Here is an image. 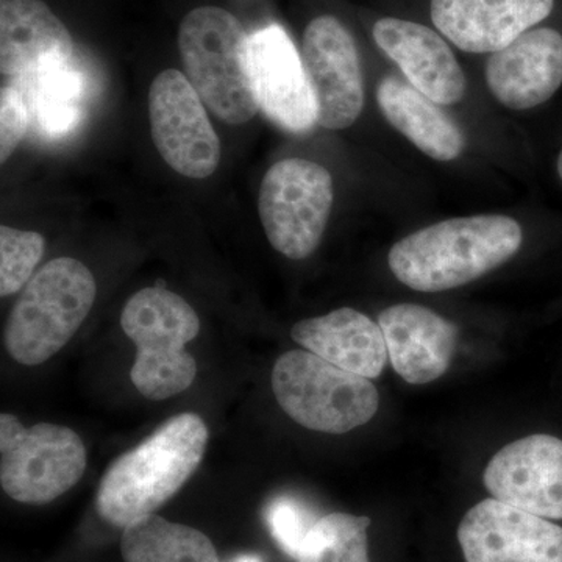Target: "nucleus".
<instances>
[{
	"label": "nucleus",
	"mask_w": 562,
	"mask_h": 562,
	"mask_svg": "<svg viewBox=\"0 0 562 562\" xmlns=\"http://www.w3.org/2000/svg\"><path fill=\"white\" fill-rule=\"evenodd\" d=\"M121 554L124 562H221L209 536L158 514L122 530Z\"/></svg>",
	"instance_id": "nucleus-21"
},
{
	"label": "nucleus",
	"mask_w": 562,
	"mask_h": 562,
	"mask_svg": "<svg viewBox=\"0 0 562 562\" xmlns=\"http://www.w3.org/2000/svg\"><path fill=\"white\" fill-rule=\"evenodd\" d=\"M301 57L317 125L339 132L357 124L366 106V85L349 29L338 18L322 14L306 25Z\"/></svg>",
	"instance_id": "nucleus-10"
},
{
	"label": "nucleus",
	"mask_w": 562,
	"mask_h": 562,
	"mask_svg": "<svg viewBox=\"0 0 562 562\" xmlns=\"http://www.w3.org/2000/svg\"><path fill=\"white\" fill-rule=\"evenodd\" d=\"M522 244V225L508 214L450 217L398 239L387 254V266L409 290L443 292L506 265Z\"/></svg>",
	"instance_id": "nucleus-1"
},
{
	"label": "nucleus",
	"mask_w": 562,
	"mask_h": 562,
	"mask_svg": "<svg viewBox=\"0 0 562 562\" xmlns=\"http://www.w3.org/2000/svg\"><path fill=\"white\" fill-rule=\"evenodd\" d=\"M188 77L206 109L225 124L241 125L260 110L250 70V36L231 11L199 7L179 29Z\"/></svg>",
	"instance_id": "nucleus-3"
},
{
	"label": "nucleus",
	"mask_w": 562,
	"mask_h": 562,
	"mask_svg": "<svg viewBox=\"0 0 562 562\" xmlns=\"http://www.w3.org/2000/svg\"><path fill=\"white\" fill-rule=\"evenodd\" d=\"M74 41L43 0H0V70L24 81L68 65Z\"/></svg>",
	"instance_id": "nucleus-18"
},
{
	"label": "nucleus",
	"mask_w": 562,
	"mask_h": 562,
	"mask_svg": "<svg viewBox=\"0 0 562 562\" xmlns=\"http://www.w3.org/2000/svg\"><path fill=\"white\" fill-rule=\"evenodd\" d=\"M29 127V110L18 88L0 91V161L7 162L24 139Z\"/></svg>",
	"instance_id": "nucleus-26"
},
{
	"label": "nucleus",
	"mask_w": 562,
	"mask_h": 562,
	"mask_svg": "<svg viewBox=\"0 0 562 562\" xmlns=\"http://www.w3.org/2000/svg\"><path fill=\"white\" fill-rule=\"evenodd\" d=\"M87 461V447L70 428L46 422L24 427L14 414H0V484L13 501H57L80 482Z\"/></svg>",
	"instance_id": "nucleus-7"
},
{
	"label": "nucleus",
	"mask_w": 562,
	"mask_h": 562,
	"mask_svg": "<svg viewBox=\"0 0 562 562\" xmlns=\"http://www.w3.org/2000/svg\"><path fill=\"white\" fill-rule=\"evenodd\" d=\"M46 241L36 232L0 227V295L16 294L31 281L43 258Z\"/></svg>",
	"instance_id": "nucleus-24"
},
{
	"label": "nucleus",
	"mask_w": 562,
	"mask_h": 562,
	"mask_svg": "<svg viewBox=\"0 0 562 562\" xmlns=\"http://www.w3.org/2000/svg\"><path fill=\"white\" fill-rule=\"evenodd\" d=\"M250 70L258 105L266 116L291 133L317 125L316 105L302 57L280 25L250 36Z\"/></svg>",
	"instance_id": "nucleus-15"
},
{
	"label": "nucleus",
	"mask_w": 562,
	"mask_h": 562,
	"mask_svg": "<svg viewBox=\"0 0 562 562\" xmlns=\"http://www.w3.org/2000/svg\"><path fill=\"white\" fill-rule=\"evenodd\" d=\"M271 383L280 408L308 430L346 435L379 412L380 395L371 380L344 371L310 350L281 355Z\"/></svg>",
	"instance_id": "nucleus-6"
},
{
	"label": "nucleus",
	"mask_w": 562,
	"mask_h": 562,
	"mask_svg": "<svg viewBox=\"0 0 562 562\" xmlns=\"http://www.w3.org/2000/svg\"><path fill=\"white\" fill-rule=\"evenodd\" d=\"M335 203V181L321 162L306 158L277 161L266 172L258 214L266 238L290 260L312 257L321 246Z\"/></svg>",
	"instance_id": "nucleus-8"
},
{
	"label": "nucleus",
	"mask_w": 562,
	"mask_h": 562,
	"mask_svg": "<svg viewBox=\"0 0 562 562\" xmlns=\"http://www.w3.org/2000/svg\"><path fill=\"white\" fill-rule=\"evenodd\" d=\"M394 371L409 384L435 382L449 371L458 344V328L427 306L395 303L379 314Z\"/></svg>",
	"instance_id": "nucleus-17"
},
{
	"label": "nucleus",
	"mask_w": 562,
	"mask_h": 562,
	"mask_svg": "<svg viewBox=\"0 0 562 562\" xmlns=\"http://www.w3.org/2000/svg\"><path fill=\"white\" fill-rule=\"evenodd\" d=\"M266 520L272 538L279 543L281 550L295 560L310 531L319 519H316L301 501L281 495L269 503Z\"/></svg>",
	"instance_id": "nucleus-25"
},
{
	"label": "nucleus",
	"mask_w": 562,
	"mask_h": 562,
	"mask_svg": "<svg viewBox=\"0 0 562 562\" xmlns=\"http://www.w3.org/2000/svg\"><path fill=\"white\" fill-rule=\"evenodd\" d=\"M121 327L136 347L131 380L149 401H166L187 391L198 375V362L187 344L201 331L190 303L168 288L139 290L125 303Z\"/></svg>",
	"instance_id": "nucleus-4"
},
{
	"label": "nucleus",
	"mask_w": 562,
	"mask_h": 562,
	"mask_svg": "<svg viewBox=\"0 0 562 562\" xmlns=\"http://www.w3.org/2000/svg\"><path fill=\"white\" fill-rule=\"evenodd\" d=\"M492 497L536 514L562 519V441L532 435L503 447L483 475Z\"/></svg>",
	"instance_id": "nucleus-13"
},
{
	"label": "nucleus",
	"mask_w": 562,
	"mask_h": 562,
	"mask_svg": "<svg viewBox=\"0 0 562 562\" xmlns=\"http://www.w3.org/2000/svg\"><path fill=\"white\" fill-rule=\"evenodd\" d=\"M372 38L403 79L432 102L452 109L468 98V76L452 44L436 29L384 16L373 24Z\"/></svg>",
	"instance_id": "nucleus-12"
},
{
	"label": "nucleus",
	"mask_w": 562,
	"mask_h": 562,
	"mask_svg": "<svg viewBox=\"0 0 562 562\" xmlns=\"http://www.w3.org/2000/svg\"><path fill=\"white\" fill-rule=\"evenodd\" d=\"M369 527L366 516L327 514L310 531L295 562H369Z\"/></svg>",
	"instance_id": "nucleus-22"
},
{
	"label": "nucleus",
	"mask_w": 562,
	"mask_h": 562,
	"mask_svg": "<svg viewBox=\"0 0 562 562\" xmlns=\"http://www.w3.org/2000/svg\"><path fill=\"white\" fill-rule=\"evenodd\" d=\"M375 102L392 131L430 160L457 161L468 150V136L446 106L422 94L401 74L379 80Z\"/></svg>",
	"instance_id": "nucleus-19"
},
{
	"label": "nucleus",
	"mask_w": 562,
	"mask_h": 562,
	"mask_svg": "<svg viewBox=\"0 0 562 562\" xmlns=\"http://www.w3.org/2000/svg\"><path fill=\"white\" fill-rule=\"evenodd\" d=\"M557 172H558V177H560V180L562 183V147H561L560 154H558V158H557Z\"/></svg>",
	"instance_id": "nucleus-28"
},
{
	"label": "nucleus",
	"mask_w": 562,
	"mask_h": 562,
	"mask_svg": "<svg viewBox=\"0 0 562 562\" xmlns=\"http://www.w3.org/2000/svg\"><path fill=\"white\" fill-rule=\"evenodd\" d=\"M554 0H431L436 31L468 54L491 55L552 14Z\"/></svg>",
	"instance_id": "nucleus-16"
},
{
	"label": "nucleus",
	"mask_w": 562,
	"mask_h": 562,
	"mask_svg": "<svg viewBox=\"0 0 562 562\" xmlns=\"http://www.w3.org/2000/svg\"><path fill=\"white\" fill-rule=\"evenodd\" d=\"M465 562H562V528L508 503H476L458 527Z\"/></svg>",
	"instance_id": "nucleus-11"
},
{
	"label": "nucleus",
	"mask_w": 562,
	"mask_h": 562,
	"mask_svg": "<svg viewBox=\"0 0 562 562\" xmlns=\"http://www.w3.org/2000/svg\"><path fill=\"white\" fill-rule=\"evenodd\" d=\"M95 294L94 276L83 262L69 257L47 262L11 310L3 333L7 353L24 366L49 361L87 321Z\"/></svg>",
	"instance_id": "nucleus-5"
},
{
	"label": "nucleus",
	"mask_w": 562,
	"mask_h": 562,
	"mask_svg": "<svg viewBox=\"0 0 562 562\" xmlns=\"http://www.w3.org/2000/svg\"><path fill=\"white\" fill-rule=\"evenodd\" d=\"M151 139L162 160L188 179H209L221 162V140L205 103L177 69H166L149 91Z\"/></svg>",
	"instance_id": "nucleus-9"
},
{
	"label": "nucleus",
	"mask_w": 562,
	"mask_h": 562,
	"mask_svg": "<svg viewBox=\"0 0 562 562\" xmlns=\"http://www.w3.org/2000/svg\"><path fill=\"white\" fill-rule=\"evenodd\" d=\"M22 83L35 85L36 117L44 132L65 135L81 120L83 77L68 65L43 70Z\"/></svg>",
	"instance_id": "nucleus-23"
},
{
	"label": "nucleus",
	"mask_w": 562,
	"mask_h": 562,
	"mask_svg": "<svg viewBox=\"0 0 562 562\" xmlns=\"http://www.w3.org/2000/svg\"><path fill=\"white\" fill-rule=\"evenodd\" d=\"M231 562H262L260 557H257V554H238V557L235 558V560Z\"/></svg>",
	"instance_id": "nucleus-27"
},
{
	"label": "nucleus",
	"mask_w": 562,
	"mask_h": 562,
	"mask_svg": "<svg viewBox=\"0 0 562 562\" xmlns=\"http://www.w3.org/2000/svg\"><path fill=\"white\" fill-rule=\"evenodd\" d=\"M291 338L325 361L366 379H376L390 358L379 322L353 308L297 322Z\"/></svg>",
	"instance_id": "nucleus-20"
},
{
	"label": "nucleus",
	"mask_w": 562,
	"mask_h": 562,
	"mask_svg": "<svg viewBox=\"0 0 562 562\" xmlns=\"http://www.w3.org/2000/svg\"><path fill=\"white\" fill-rule=\"evenodd\" d=\"M484 85L503 109H539L562 87V33L535 27L494 52L484 65Z\"/></svg>",
	"instance_id": "nucleus-14"
},
{
	"label": "nucleus",
	"mask_w": 562,
	"mask_h": 562,
	"mask_svg": "<svg viewBox=\"0 0 562 562\" xmlns=\"http://www.w3.org/2000/svg\"><path fill=\"white\" fill-rule=\"evenodd\" d=\"M210 431L195 413H181L111 462L99 484L95 508L113 527L157 513L187 484L205 457Z\"/></svg>",
	"instance_id": "nucleus-2"
}]
</instances>
